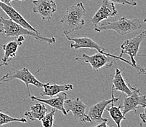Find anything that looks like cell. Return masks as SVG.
<instances>
[{"label": "cell", "mask_w": 146, "mask_h": 127, "mask_svg": "<svg viewBox=\"0 0 146 127\" xmlns=\"http://www.w3.org/2000/svg\"><path fill=\"white\" fill-rule=\"evenodd\" d=\"M86 9L82 2L71 5L66 10L60 23L64 25L63 34L68 35L73 32L80 30L84 26Z\"/></svg>", "instance_id": "obj_1"}, {"label": "cell", "mask_w": 146, "mask_h": 127, "mask_svg": "<svg viewBox=\"0 0 146 127\" xmlns=\"http://www.w3.org/2000/svg\"><path fill=\"white\" fill-rule=\"evenodd\" d=\"M142 27L141 21L139 18H127L122 17L119 20L113 22L100 23L98 26H95L94 30L97 32H101L103 31L113 30L119 35L124 36L138 30Z\"/></svg>", "instance_id": "obj_2"}, {"label": "cell", "mask_w": 146, "mask_h": 127, "mask_svg": "<svg viewBox=\"0 0 146 127\" xmlns=\"http://www.w3.org/2000/svg\"><path fill=\"white\" fill-rule=\"evenodd\" d=\"M0 22L2 23L4 26V32L7 37H18V36H31L38 40L44 41L48 43L49 45L55 44L56 40L53 36L51 37H46L42 36L40 33H36L30 31L27 29H25L21 25L18 24L11 19H6L3 17H0Z\"/></svg>", "instance_id": "obj_3"}, {"label": "cell", "mask_w": 146, "mask_h": 127, "mask_svg": "<svg viewBox=\"0 0 146 127\" xmlns=\"http://www.w3.org/2000/svg\"><path fill=\"white\" fill-rule=\"evenodd\" d=\"M146 37V29L143 32L135 36L132 38L127 39L121 45L120 56L122 55L127 54L130 57V61L133 65V68L135 69L138 74L146 75V68H143L137 64L135 61V57L137 56L138 51L140 49V45L142 41Z\"/></svg>", "instance_id": "obj_4"}, {"label": "cell", "mask_w": 146, "mask_h": 127, "mask_svg": "<svg viewBox=\"0 0 146 127\" xmlns=\"http://www.w3.org/2000/svg\"><path fill=\"white\" fill-rule=\"evenodd\" d=\"M65 36H66V39H67L68 40L72 42V43H71V45H70V47H71V48L75 49V50L82 48L94 49V50H97L98 53H103V54L106 55L108 56L111 57V58H114V59L121 60V61L127 63L129 65H130V66L133 67V65L131 63V61H127V59L122 58V56H116L115 54H111V53H106L105 51V48H103V47L98 45V43L95 42L91 38H89V37H69L68 35Z\"/></svg>", "instance_id": "obj_5"}, {"label": "cell", "mask_w": 146, "mask_h": 127, "mask_svg": "<svg viewBox=\"0 0 146 127\" xmlns=\"http://www.w3.org/2000/svg\"><path fill=\"white\" fill-rule=\"evenodd\" d=\"M13 80H20L24 83L28 91L29 97L31 96L30 90H29V85H33L38 88L43 87L44 83L38 81L34 75L31 73L29 69L26 67H23L21 69H17L15 71H11L7 73L0 79V83L3 82H9Z\"/></svg>", "instance_id": "obj_6"}, {"label": "cell", "mask_w": 146, "mask_h": 127, "mask_svg": "<svg viewBox=\"0 0 146 127\" xmlns=\"http://www.w3.org/2000/svg\"><path fill=\"white\" fill-rule=\"evenodd\" d=\"M129 87L132 90V93L124 99L122 103V113L125 116L130 111H133L135 114L137 113V108H144L146 105V95L140 93V89L128 83Z\"/></svg>", "instance_id": "obj_7"}, {"label": "cell", "mask_w": 146, "mask_h": 127, "mask_svg": "<svg viewBox=\"0 0 146 127\" xmlns=\"http://www.w3.org/2000/svg\"><path fill=\"white\" fill-rule=\"evenodd\" d=\"M66 110L67 113L71 112L75 121L80 123L92 122L90 118L86 114L87 105L79 98L70 99L65 101Z\"/></svg>", "instance_id": "obj_8"}, {"label": "cell", "mask_w": 146, "mask_h": 127, "mask_svg": "<svg viewBox=\"0 0 146 127\" xmlns=\"http://www.w3.org/2000/svg\"><path fill=\"white\" fill-rule=\"evenodd\" d=\"M32 12L39 14L42 21H50L57 10L55 0H34Z\"/></svg>", "instance_id": "obj_9"}, {"label": "cell", "mask_w": 146, "mask_h": 127, "mask_svg": "<svg viewBox=\"0 0 146 127\" xmlns=\"http://www.w3.org/2000/svg\"><path fill=\"white\" fill-rule=\"evenodd\" d=\"M111 57L100 53H95L92 56L83 53L82 56L76 58V60H83L86 63H89L95 71L99 70L101 68H111L113 65V60H110Z\"/></svg>", "instance_id": "obj_10"}, {"label": "cell", "mask_w": 146, "mask_h": 127, "mask_svg": "<svg viewBox=\"0 0 146 127\" xmlns=\"http://www.w3.org/2000/svg\"><path fill=\"white\" fill-rule=\"evenodd\" d=\"M118 11L115 7L114 3L108 0H103L99 10L96 12L90 21L94 26H96L101 21L110 18L114 17L117 15Z\"/></svg>", "instance_id": "obj_11"}, {"label": "cell", "mask_w": 146, "mask_h": 127, "mask_svg": "<svg viewBox=\"0 0 146 127\" xmlns=\"http://www.w3.org/2000/svg\"><path fill=\"white\" fill-rule=\"evenodd\" d=\"M113 91L114 90L112 89V91H111V99L107 100H103V101H99L95 105L90 107V109H89L88 113H87V116L90 118L92 122V121L101 122L102 121H103L104 118H103L102 115H103L106 108L112 102H116V101H119L120 97H117V98L114 97Z\"/></svg>", "instance_id": "obj_12"}, {"label": "cell", "mask_w": 146, "mask_h": 127, "mask_svg": "<svg viewBox=\"0 0 146 127\" xmlns=\"http://www.w3.org/2000/svg\"><path fill=\"white\" fill-rule=\"evenodd\" d=\"M29 97H30L31 99L32 100V101H39V102L44 103V104H46V105L51 107L52 109H55L56 110L61 111L64 116H68V113L66 112V108H65L64 106L65 101L67 99V94L65 92L59 93L56 97H53V98L48 99H40L39 97L31 96V95Z\"/></svg>", "instance_id": "obj_13"}, {"label": "cell", "mask_w": 146, "mask_h": 127, "mask_svg": "<svg viewBox=\"0 0 146 127\" xmlns=\"http://www.w3.org/2000/svg\"><path fill=\"white\" fill-rule=\"evenodd\" d=\"M0 7L10 17V18L12 21H13L14 22L18 24L21 25V26H23L25 29L32 31V32H34L39 33V32L35 28L33 27L18 11L15 10V8L12 5H7L2 3V2H0Z\"/></svg>", "instance_id": "obj_14"}, {"label": "cell", "mask_w": 146, "mask_h": 127, "mask_svg": "<svg viewBox=\"0 0 146 127\" xmlns=\"http://www.w3.org/2000/svg\"><path fill=\"white\" fill-rule=\"evenodd\" d=\"M44 91L40 93L41 96L47 97H54L61 92L68 91L74 90V86L72 84H52L50 83H44Z\"/></svg>", "instance_id": "obj_15"}, {"label": "cell", "mask_w": 146, "mask_h": 127, "mask_svg": "<svg viewBox=\"0 0 146 127\" xmlns=\"http://www.w3.org/2000/svg\"><path fill=\"white\" fill-rule=\"evenodd\" d=\"M121 71L119 68H116L115 70V73L113 75L112 89L113 90L119 91L121 93H125L127 96H129L132 93V90L124 81V77L122 76Z\"/></svg>", "instance_id": "obj_16"}, {"label": "cell", "mask_w": 146, "mask_h": 127, "mask_svg": "<svg viewBox=\"0 0 146 127\" xmlns=\"http://www.w3.org/2000/svg\"><path fill=\"white\" fill-rule=\"evenodd\" d=\"M47 111H48V109L44 105V103L38 102L31 106L30 110L25 112L24 116L31 121L38 120L40 121L43 116L47 113Z\"/></svg>", "instance_id": "obj_17"}, {"label": "cell", "mask_w": 146, "mask_h": 127, "mask_svg": "<svg viewBox=\"0 0 146 127\" xmlns=\"http://www.w3.org/2000/svg\"><path fill=\"white\" fill-rule=\"evenodd\" d=\"M21 45H22L21 42H18L16 40H15L10 41L8 43L2 45V49L5 52L3 58H2V62L8 63L10 60L13 59V58L16 56L18 47L21 46Z\"/></svg>", "instance_id": "obj_18"}, {"label": "cell", "mask_w": 146, "mask_h": 127, "mask_svg": "<svg viewBox=\"0 0 146 127\" xmlns=\"http://www.w3.org/2000/svg\"><path fill=\"white\" fill-rule=\"evenodd\" d=\"M121 108L122 104H120L119 106H115L114 102H112L111 104V106L106 108V110L109 113L110 116L113 119V121L115 122L117 127H121V123L123 120L126 119L125 116H124L122 113Z\"/></svg>", "instance_id": "obj_19"}, {"label": "cell", "mask_w": 146, "mask_h": 127, "mask_svg": "<svg viewBox=\"0 0 146 127\" xmlns=\"http://www.w3.org/2000/svg\"><path fill=\"white\" fill-rule=\"evenodd\" d=\"M13 122L26 123L27 122V119L24 118H17L11 117V116H8V115L2 113V110H0V126H2L5 125V124H7L9 123Z\"/></svg>", "instance_id": "obj_20"}, {"label": "cell", "mask_w": 146, "mask_h": 127, "mask_svg": "<svg viewBox=\"0 0 146 127\" xmlns=\"http://www.w3.org/2000/svg\"><path fill=\"white\" fill-rule=\"evenodd\" d=\"M56 110L52 109L50 113H46L40 120L43 127H52L55 121V114Z\"/></svg>", "instance_id": "obj_21"}, {"label": "cell", "mask_w": 146, "mask_h": 127, "mask_svg": "<svg viewBox=\"0 0 146 127\" xmlns=\"http://www.w3.org/2000/svg\"><path fill=\"white\" fill-rule=\"evenodd\" d=\"M110 2H112L113 3L121 4V5H129L131 6H136L137 5L136 2H129L128 0H108Z\"/></svg>", "instance_id": "obj_22"}, {"label": "cell", "mask_w": 146, "mask_h": 127, "mask_svg": "<svg viewBox=\"0 0 146 127\" xmlns=\"http://www.w3.org/2000/svg\"><path fill=\"white\" fill-rule=\"evenodd\" d=\"M108 118H104L103 119V121H102L100 122V124H99L98 125L95 126H92V127H116V126H108L107 125L108 123Z\"/></svg>", "instance_id": "obj_23"}, {"label": "cell", "mask_w": 146, "mask_h": 127, "mask_svg": "<svg viewBox=\"0 0 146 127\" xmlns=\"http://www.w3.org/2000/svg\"><path fill=\"white\" fill-rule=\"evenodd\" d=\"M143 108H144V110H143V113L139 115V116H140V119H141L142 122L146 124V105Z\"/></svg>", "instance_id": "obj_24"}, {"label": "cell", "mask_w": 146, "mask_h": 127, "mask_svg": "<svg viewBox=\"0 0 146 127\" xmlns=\"http://www.w3.org/2000/svg\"><path fill=\"white\" fill-rule=\"evenodd\" d=\"M15 1V0H0V2L5 4L7 5H11V2ZM18 1H24V0H18Z\"/></svg>", "instance_id": "obj_25"}, {"label": "cell", "mask_w": 146, "mask_h": 127, "mask_svg": "<svg viewBox=\"0 0 146 127\" xmlns=\"http://www.w3.org/2000/svg\"><path fill=\"white\" fill-rule=\"evenodd\" d=\"M4 32V26L3 24L2 23L0 22V33H3Z\"/></svg>", "instance_id": "obj_26"}, {"label": "cell", "mask_w": 146, "mask_h": 127, "mask_svg": "<svg viewBox=\"0 0 146 127\" xmlns=\"http://www.w3.org/2000/svg\"><path fill=\"white\" fill-rule=\"evenodd\" d=\"M8 65V63H3L2 62V64H0V67H2V66H7V65Z\"/></svg>", "instance_id": "obj_27"}, {"label": "cell", "mask_w": 146, "mask_h": 127, "mask_svg": "<svg viewBox=\"0 0 146 127\" xmlns=\"http://www.w3.org/2000/svg\"><path fill=\"white\" fill-rule=\"evenodd\" d=\"M138 56H145L146 57V55H137Z\"/></svg>", "instance_id": "obj_28"}, {"label": "cell", "mask_w": 146, "mask_h": 127, "mask_svg": "<svg viewBox=\"0 0 146 127\" xmlns=\"http://www.w3.org/2000/svg\"><path fill=\"white\" fill-rule=\"evenodd\" d=\"M139 127H144V126H143V124H142V123H140V126H139Z\"/></svg>", "instance_id": "obj_29"}, {"label": "cell", "mask_w": 146, "mask_h": 127, "mask_svg": "<svg viewBox=\"0 0 146 127\" xmlns=\"http://www.w3.org/2000/svg\"><path fill=\"white\" fill-rule=\"evenodd\" d=\"M143 21H144V23H145L146 24V18H145V19L143 20Z\"/></svg>", "instance_id": "obj_30"}]
</instances>
